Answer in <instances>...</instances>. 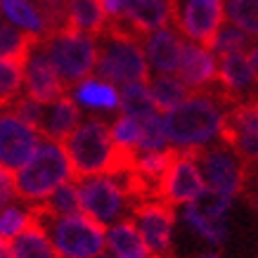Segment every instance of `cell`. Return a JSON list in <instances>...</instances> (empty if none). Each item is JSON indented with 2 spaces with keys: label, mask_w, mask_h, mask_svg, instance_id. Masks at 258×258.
<instances>
[{
  "label": "cell",
  "mask_w": 258,
  "mask_h": 258,
  "mask_svg": "<svg viewBox=\"0 0 258 258\" xmlns=\"http://www.w3.org/2000/svg\"><path fill=\"white\" fill-rule=\"evenodd\" d=\"M227 109H230V102L225 100L218 83H213L211 93L209 90L189 93L180 104L166 111V140L175 149L206 147L220 138Z\"/></svg>",
  "instance_id": "obj_1"
},
{
  "label": "cell",
  "mask_w": 258,
  "mask_h": 258,
  "mask_svg": "<svg viewBox=\"0 0 258 258\" xmlns=\"http://www.w3.org/2000/svg\"><path fill=\"white\" fill-rule=\"evenodd\" d=\"M71 166V178L83 180L90 175H111L116 166V145L111 140L109 125L100 118H88L74 128L62 142Z\"/></svg>",
  "instance_id": "obj_2"
},
{
  "label": "cell",
  "mask_w": 258,
  "mask_h": 258,
  "mask_svg": "<svg viewBox=\"0 0 258 258\" xmlns=\"http://www.w3.org/2000/svg\"><path fill=\"white\" fill-rule=\"evenodd\" d=\"M71 178L67 152L59 142L40 140L33 157L15 173V192L26 204H38Z\"/></svg>",
  "instance_id": "obj_3"
},
{
  "label": "cell",
  "mask_w": 258,
  "mask_h": 258,
  "mask_svg": "<svg viewBox=\"0 0 258 258\" xmlns=\"http://www.w3.org/2000/svg\"><path fill=\"white\" fill-rule=\"evenodd\" d=\"M95 71L100 81L111 83V86L149 81V64L145 59L142 43L109 26L100 33V40H97Z\"/></svg>",
  "instance_id": "obj_4"
},
{
  "label": "cell",
  "mask_w": 258,
  "mask_h": 258,
  "mask_svg": "<svg viewBox=\"0 0 258 258\" xmlns=\"http://www.w3.org/2000/svg\"><path fill=\"white\" fill-rule=\"evenodd\" d=\"M40 47L67 88L90 79L97 64V40L88 33L62 26L40 38Z\"/></svg>",
  "instance_id": "obj_5"
},
{
  "label": "cell",
  "mask_w": 258,
  "mask_h": 258,
  "mask_svg": "<svg viewBox=\"0 0 258 258\" xmlns=\"http://www.w3.org/2000/svg\"><path fill=\"white\" fill-rule=\"evenodd\" d=\"M38 220L59 258H97L107 249V227L83 213Z\"/></svg>",
  "instance_id": "obj_6"
},
{
  "label": "cell",
  "mask_w": 258,
  "mask_h": 258,
  "mask_svg": "<svg viewBox=\"0 0 258 258\" xmlns=\"http://www.w3.org/2000/svg\"><path fill=\"white\" fill-rule=\"evenodd\" d=\"M192 154H195L206 189L220 192L230 199H237L246 189L249 164L227 142L216 140L206 147L192 149Z\"/></svg>",
  "instance_id": "obj_7"
},
{
  "label": "cell",
  "mask_w": 258,
  "mask_h": 258,
  "mask_svg": "<svg viewBox=\"0 0 258 258\" xmlns=\"http://www.w3.org/2000/svg\"><path fill=\"white\" fill-rule=\"evenodd\" d=\"M79 185L81 213L93 218L100 225H114L133 209V204L118 185L114 175H90V178L76 180Z\"/></svg>",
  "instance_id": "obj_8"
},
{
  "label": "cell",
  "mask_w": 258,
  "mask_h": 258,
  "mask_svg": "<svg viewBox=\"0 0 258 258\" xmlns=\"http://www.w3.org/2000/svg\"><path fill=\"white\" fill-rule=\"evenodd\" d=\"M168 12L178 33L209 50L225 19V0H168Z\"/></svg>",
  "instance_id": "obj_9"
},
{
  "label": "cell",
  "mask_w": 258,
  "mask_h": 258,
  "mask_svg": "<svg viewBox=\"0 0 258 258\" xmlns=\"http://www.w3.org/2000/svg\"><path fill=\"white\" fill-rule=\"evenodd\" d=\"M131 220L140 232L149 258H175V251H173L175 211L171 206L157 199L140 202L131 209Z\"/></svg>",
  "instance_id": "obj_10"
},
{
  "label": "cell",
  "mask_w": 258,
  "mask_h": 258,
  "mask_svg": "<svg viewBox=\"0 0 258 258\" xmlns=\"http://www.w3.org/2000/svg\"><path fill=\"white\" fill-rule=\"evenodd\" d=\"M204 189L206 185H204L192 149H175L171 166L166 168L164 178L157 185V202L175 209V206H185L192 199H197Z\"/></svg>",
  "instance_id": "obj_11"
},
{
  "label": "cell",
  "mask_w": 258,
  "mask_h": 258,
  "mask_svg": "<svg viewBox=\"0 0 258 258\" xmlns=\"http://www.w3.org/2000/svg\"><path fill=\"white\" fill-rule=\"evenodd\" d=\"M40 145V133L10 109L0 111V166L17 173L33 157Z\"/></svg>",
  "instance_id": "obj_12"
},
{
  "label": "cell",
  "mask_w": 258,
  "mask_h": 258,
  "mask_svg": "<svg viewBox=\"0 0 258 258\" xmlns=\"http://www.w3.org/2000/svg\"><path fill=\"white\" fill-rule=\"evenodd\" d=\"M24 86H26V95L36 100L38 104H52L55 100L64 97L69 93V88L62 83V79L57 76V71L52 69L50 59L45 57L40 40L33 45V50L26 57L24 64Z\"/></svg>",
  "instance_id": "obj_13"
},
{
  "label": "cell",
  "mask_w": 258,
  "mask_h": 258,
  "mask_svg": "<svg viewBox=\"0 0 258 258\" xmlns=\"http://www.w3.org/2000/svg\"><path fill=\"white\" fill-rule=\"evenodd\" d=\"M216 83L223 90L230 107L239 102H251L258 97V74L251 67L246 55H225L220 57Z\"/></svg>",
  "instance_id": "obj_14"
},
{
  "label": "cell",
  "mask_w": 258,
  "mask_h": 258,
  "mask_svg": "<svg viewBox=\"0 0 258 258\" xmlns=\"http://www.w3.org/2000/svg\"><path fill=\"white\" fill-rule=\"evenodd\" d=\"M180 81L189 88V90H206L209 86L216 83L218 76V62L211 55V50L197 45L192 40L182 43V52H180V64H178Z\"/></svg>",
  "instance_id": "obj_15"
},
{
  "label": "cell",
  "mask_w": 258,
  "mask_h": 258,
  "mask_svg": "<svg viewBox=\"0 0 258 258\" xmlns=\"http://www.w3.org/2000/svg\"><path fill=\"white\" fill-rule=\"evenodd\" d=\"M182 43L185 40L180 38V33L175 29L164 26L142 40L145 59H147V64H152V69L157 74H173V71H178Z\"/></svg>",
  "instance_id": "obj_16"
},
{
  "label": "cell",
  "mask_w": 258,
  "mask_h": 258,
  "mask_svg": "<svg viewBox=\"0 0 258 258\" xmlns=\"http://www.w3.org/2000/svg\"><path fill=\"white\" fill-rule=\"evenodd\" d=\"M81 123V109L76 100L64 95L59 100H55L52 104H47V109L43 111V121L38 125V133L43 140L50 142H59L62 145L71 133L74 128Z\"/></svg>",
  "instance_id": "obj_17"
},
{
  "label": "cell",
  "mask_w": 258,
  "mask_h": 258,
  "mask_svg": "<svg viewBox=\"0 0 258 258\" xmlns=\"http://www.w3.org/2000/svg\"><path fill=\"white\" fill-rule=\"evenodd\" d=\"M67 26L88 36H100L107 29L102 0H67Z\"/></svg>",
  "instance_id": "obj_18"
},
{
  "label": "cell",
  "mask_w": 258,
  "mask_h": 258,
  "mask_svg": "<svg viewBox=\"0 0 258 258\" xmlns=\"http://www.w3.org/2000/svg\"><path fill=\"white\" fill-rule=\"evenodd\" d=\"M10 253H12V258H59L50 237H47L45 227L40 225V220L36 216H33L31 225L10 242Z\"/></svg>",
  "instance_id": "obj_19"
},
{
  "label": "cell",
  "mask_w": 258,
  "mask_h": 258,
  "mask_svg": "<svg viewBox=\"0 0 258 258\" xmlns=\"http://www.w3.org/2000/svg\"><path fill=\"white\" fill-rule=\"evenodd\" d=\"M107 246L116 258H149L145 242L131 218H121L107 230Z\"/></svg>",
  "instance_id": "obj_20"
},
{
  "label": "cell",
  "mask_w": 258,
  "mask_h": 258,
  "mask_svg": "<svg viewBox=\"0 0 258 258\" xmlns=\"http://www.w3.org/2000/svg\"><path fill=\"white\" fill-rule=\"evenodd\" d=\"M76 104L90 107V109L102 111H116L118 109V90L111 83H104L100 79H86L81 81L74 90Z\"/></svg>",
  "instance_id": "obj_21"
},
{
  "label": "cell",
  "mask_w": 258,
  "mask_h": 258,
  "mask_svg": "<svg viewBox=\"0 0 258 258\" xmlns=\"http://www.w3.org/2000/svg\"><path fill=\"white\" fill-rule=\"evenodd\" d=\"M147 90L152 102H154V109L164 111V114L189 95V88L178 76H171V74H157L154 79H149Z\"/></svg>",
  "instance_id": "obj_22"
},
{
  "label": "cell",
  "mask_w": 258,
  "mask_h": 258,
  "mask_svg": "<svg viewBox=\"0 0 258 258\" xmlns=\"http://www.w3.org/2000/svg\"><path fill=\"white\" fill-rule=\"evenodd\" d=\"M0 12L26 33H33L38 38H43L47 33L45 22L31 0H0Z\"/></svg>",
  "instance_id": "obj_23"
},
{
  "label": "cell",
  "mask_w": 258,
  "mask_h": 258,
  "mask_svg": "<svg viewBox=\"0 0 258 258\" xmlns=\"http://www.w3.org/2000/svg\"><path fill=\"white\" fill-rule=\"evenodd\" d=\"M118 109L123 116H131L135 121L157 114L154 109V102L149 97L147 83H125L118 90Z\"/></svg>",
  "instance_id": "obj_24"
},
{
  "label": "cell",
  "mask_w": 258,
  "mask_h": 258,
  "mask_svg": "<svg viewBox=\"0 0 258 258\" xmlns=\"http://www.w3.org/2000/svg\"><path fill=\"white\" fill-rule=\"evenodd\" d=\"M24 57H0V111L19 97L24 86Z\"/></svg>",
  "instance_id": "obj_25"
},
{
  "label": "cell",
  "mask_w": 258,
  "mask_h": 258,
  "mask_svg": "<svg viewBox=\"0 0 258 258\" xmlns=\"http://www.w3.org/2000/svg\"><path fill=\"white\" fill-rule=\"evenodd\" d=\"M38 40V36L19 31L12 24H0V57H24L26 59Z\"/></svg>",
  "instance_id": "obj_26"
},
{
  "label": "cell",
  "mask_w": 258,
  "mask_h": 258,
  "mask_svg": "<svg viewBox=\"0 0 258 258\" xmlns=\"http://www.w3.org/2000/svg\"><path fill=\"white\" fill-rule=\"evenodd\" d=\"M225 17L235 29L258 38V0H227Z\"/></svg>",
  "instance_id": "obj_27"
},
{
  "label": "cell",
  "mask_w": 258,
  "mask_h": 258,
  "mask_svg": "<svg viewBox=\"0 0 258 258\" xmlns=\"http://www.w3.org/2000/svg\"><path fill=\"white\" fill-rule=\"evenodd\" d=\"M249 45H251V38L246 33H242L239 29H235L232 24L230 26H220L218 33H216V38L211 40V55L216 57H225V55H246L249 52Z\"/></svg>",
  "instance_id": "obj_28"
},
{
  "label": "cell",
  "mask_w": 258,
  "mask_h": 258,
  "mask_svg": "<svg viewBox=\"0 0 258 258\" xmlns=\"http://www.w3.org/2000/svg\"><path fill=\"white\" fill-rule=\"evenodd\" d=\"M31 223H33V213L29 206H12L10 204L5 209H0V239L12 242Z\"/></svg>",
  "instance_id": "obj_29"
},
{
  "label": "cell",
  "mask_w": 258,
  "mask_h": 258,
  "mask_svg": "<svg viewBox=\"0 0 258 258\" xmlns=\"http://www.w3.org/2000/svg\"><path fill=\"white\" fill-rule=\"evenodd\" d=\"M168 147L164 131V116L152 114V116L140 121V142H138V152H161Z\"/></svg>",
  "instance_id": "obj_30"
},
{
  "label": "cell",
  "mask_w": 258,
  "mask_h": 258,
  "mask_svg": "<svg viewBox=\"0 0 258 258\" xmlns=\"http://www.w3.org/2000/svg\"><path fill=\"white\" fill-rule=\"evenodd\" d=\"M185 223H187L197 235H202V239H206L209 244L213 246H223L227 242V220H209V218H202V216H195L192 211L185 209Z\"/></svg>",
  "instance_id": "obj_31"
},
{
  "label": "cell",
  "mask_w": 258,
  "mask_h": 258,
  "mask_svg": "<svg viewBox=\"0 0 258 258\" xmlns=\"http://www.w3.org/2000/svg\"><path fill=\"white\" fill-rule=\"evenodd\" d=\"M111 140L118 149L125 152H138V142H140V121H135L131 116H121L114 121V125H109Z\"/></svg>",
  "instance_id": "obj_32"
},
{
  "label": "cell",
  "mask_w": 258,
  "mask_h": 258,
  "mask_svg": "<svg viewBox=\"0 0 258 258\" xmlns=\"http://www.w3.org/2000/svg\"><path fill=\"white\" fill-rule=\"evenodd\" d=\"M218 140L227 142L246 164H258V131H242V133H225Z\"/></svg>",
  "instance_id": "obj_33"
},
{
  "label": "cell",
  "mask_w": 258,
  "mask_h": 258,
  "mask_svg": "<svg viewBox=\"0 0 258 258\" xmlns=\"http://www.w3.org/2000/svg\"><path fill=\"white\" fill-rule=\"evenodd\" d=\"M10 111H12L17 118H22L24 123H29L31 128L38 131L40 121H43V111H45V107L38 104L36 100H31L29 95H19V97L10 104Z\"/></svg>",
  "instance_id": "obj_34"
},
{
  "label": "cell",
  "mask_w": 258,
  "mask_h": 258,
  "mask_svg": "<svg viewBox=\"0 0 258 258\" xmlns=\"http://www.w3.org/2000/svg\"><path fill=\"white\" fill-rule=\"evenodd\" d=\"M17 199L15 192V173L0 166V209H5Z\"/></svg>",
  "instance_id": "obj_35"
},
{
  "label": "cell",
  "mask_w": 258,
  "mask_h": 258,
  "mask_svg": "<svg viewBox=\"0 0 258 258\" xmlns=\"http://www.w3.org/2000/svg\"><path fill=\"white\" fill-rule=\"evenodd\" d=\"M123 5H125V0H102V8L107 12L109 22H114V19H118V17L123 15Z\"/></svg>",
  "instance_id": "obj_36"
},
{
  "label": "cell",
  "mask_w": 258,
  "mask_h": 258,
  "mask_svg": "<svg viewBox=\"0 0 258 258\" xmlns=\"http://www.w3.org/2000/svg\"><path fill=\"white\" fill-rule=\"evenodd\" d=\"M246 57H249L251 67H253V69H256V74H258V45L249 47V52H246Z\"/></svg>",
  "instance_id": "obj_37"
},
{
  "label": "cell",
  "mask_w": 258,
  "mask_h": 258,
  "mask_svg": "<svg viewBox=\"0 0 258 258\" xmlns=\"http://www.w3.org/2000/svg\"><path fill=\"white\" fill-rule=\"evenodd\" d=\"M0 258H12V253H10V242H5V239H0Z\"/></svg>",
  "instance_id": "obj_38"
},
{
  "label": "cell",
  "mask_w": 258,
  "mask_h": 258,
  "mask_svg": "<svg viewBox=\"0 0 258 258\" xmlns=\"http://www.w3.org/2000/svg\"><path fill=\"white\" fill-rule=\"evenodd\" d=\"M197 258H220L218 253H202V256H197Z\"/></svg>",
  "instance_id": "obj_39"
},
{
  "label": "cell",
  "mask_w": 258,
  "mask_h": 258,
  "mask_svg": "<svg viewBox=\"0 0 258 258\" xmlns=\"http://www.w3.org/2000/svg\"><path fill=\"white\" fill-rule=\"evenodd\" d=\"M97 258H116V256H114V253H100Z\"/></svg>",
  "instance_id": "obj_40"
}]
</instances>
